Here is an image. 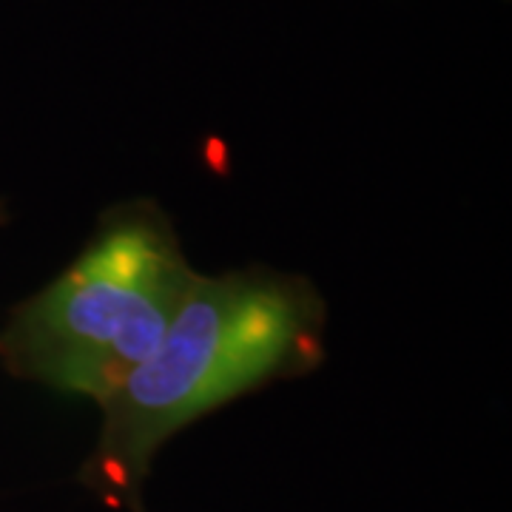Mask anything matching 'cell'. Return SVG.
<instances>
[{"mask_svg": "<svg viewBox=\"0 0 512 512\" xmlns=\"http://www.w3.org/2000/svg\"><path fill=\"white\" fill-rule=\"evenodd\" d=\"M328 305L308 276L265 265L200 274L160 345L100 402L103 424L80 481L111 507L140 510L165 441L259 387L325 362Z\"/></svg>", "mask_w": 512, "mask_h": 512, "instance_id": "1", "label": "cell"}, {"mask_svg": "<svg viewBox=\"0 0 512 512\" xmlns=\"http://www.w3.org/2000/svg\"><path fill=\"white\" fill-rule=\"evenodd\" d=\"M197 276L160 202H114L80 254L6 316L0 367L106 402L160 345Z\"/></svg>", "mask_w": 512, "mask_h": 512, "instance_id": "2", "label": "cell"}, {"mask_svg": "<svg viewBox=\"0 0 512 512\" xmlns=\"http://www.w3.org/2000/svg\"><path fill=\"white\" fill-rule=\"evenodd\" d=\"M0 222H6V208H3V202H0Z\"/></svg>", "mask_w": 512, "mask_h": 512, "instance_id": "3", "label": "cell"}]
</instances>
